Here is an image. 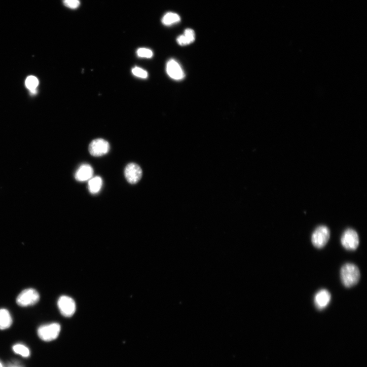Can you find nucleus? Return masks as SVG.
Here are the masks:
<instances>
[{
  "label": "nucleus",
  "mask_w": 367,
  "mask_h": 367,
  "mask_svg": "<svg viewBox=\"0 0 367 367\" xmlns=\"http://www.w3.org/2000/svg\"><path fill=\"white\" fill-rule=\"evenodd\" d=\"M166 72L171 78L176 80H181L185 76V73L181 67L174 59H171L168 61Z\"/></svg>",
  "instance_id": "1a4fd4ad"
},
{
  "label": "nucleus",
  "mask_w": 367,
  "mask_h": 367,
  "mask_svg": "<svg viewBox=\"0 0 367 367\" xmlns=\"http://www.w3.org/2000/svg\"><path fill=\"white\" fill-rule=\"evenodd\" d=\"M340 277L342 283L345 287H353L357 285L360 280V269L354 264H345L341 269Z\"/></svg>",
  "instance_id": "f257e3e1"
},
{
  "label": "nucleus",
  "mask_w": 367,
  "mask_h": 367,
  "mask_svg": "<svg viewBox=\"0 0 367 367\" xmlns=\"http://www.w3.org/2000/svg\"><path fill=\"white\" fill-rule=\"evenodd\" d=\"M13 350L16 354L23 357L28 358L30 355V351L28 347L21 344H15L13 346Z\"/></svg>",
  "instance_id": "2eb2a0df"
},
{
  "label": "nucleus",
  "mask_w": 367,
  "mask_h": 367,
  "mask_svg": "<svg viewBox=\"0 0 367 367\" xmlns=\"http://www.w3.org/2000/svg\"><path fill=\"white\" fill-rule=\"evenodd\" d=\"M12 324V319L9 311L4 309H0V330L8 329Z\"/></svg>",
  "instance_id": "f8f14e48"
},
{
  "label": "nucleus",
  "mask_w": 367,
  "mask_h": 367,
  "mask_svg": "<svg viewBox=\"0 0 367 367\" xmlns=\"http://www.w3.org/2000/svg\"><path fill=\"white\" fill-rule=\"evenodd\" d=\"M102 179L100 177L96 176L90 179L88 182V188L91 194L98 193L102 186Z\"/></svg>",
  "instance_id": "ddd939ff"
},
{
  "label": "nucleus",
  "mask_w": 367,
  "mask_h": 367,
  "mask_svg": "<svg viewBox=\"0 0 367 367\" xmlns=\"http://www.w3.org/2000/svg\"><path fill=\"white\" fill-rule=\"evenodd\" d=\"M40 296L37 290L34 289H25L19 295L17 303L21 307H28L38 302Z\"/></svg>",
  "instance_id": "20e7f679"
},
{
  "label": "nucleus",
  "mask_w": 367,
  "mask_h": 367,
  "mask_svg": "<svg viewBox=\"0 0 367 367\" xmlns=\"http://www.w3.org/2000/svg\"><path fill=\"white\" fill-rule=\"evenodd\" d=\"M0 367H4L1 362H0Z\"/></svg>",
  "instance_id": "4be33fe9"
},
{
  "label": "nucleus",
  "mask_w": 367,
  "mask_h": 367,
  "mask_svg": "<svg viewBox=\"0 0 367 367\" xmlns=\"http://www.w3.org/2000/svg\"><path fill=\"white\" fill-rule=\"evenodd\" d=\"M64 5L71 9H76L80 5V0H63Z\"/></svg>",
  "instance_id": "aec40b11"
},
{
  "label": "nucleus",
  "mask_w": 367,
  "mask_h": 367,
  "mask_svg": "<svg viewBox=\"0 0 367 367\" xmlns=\"http://www.w3.org/2000/svg\"><path fill=\"white\" fill-rule=\"evenodd\" d=\"M61 330L60 326L57 323L43 325L39 328L37 333L44 341H52L57 338Z\"/></svg>",
  "instance_id": "7ed1b4c3"
},
{
  "label": "nucleus",
  "mask_w": 367,
  "mask_h": 367,
  "mask_svg": "<svg viewBox=\"0 0 367 367\" xmlns=\"http://www.w3.org/2000/svg\"><path fill=\"white\" fill-rule=\"evenodd\" d=\"M341 242L346 250L355 251L359 246L360 239L357 232L353 229L349 228L343 234Z\"/></svg>",
  "instance_id": "39448f33"
},
{
  "label": "nucleus",
  "mask_w": 367,
  "mask_h": 367,
  "mask_svg": "<svg viewBox=\"0 0 367 367\" xmlns=\"http://www.w3.org/2000/svg\"><path fill=\"white\" fill-rule=\"evenodd\" d=\"M94 175L93 167L89 164H84L80 166L74 174L75 179L78 182H84L90 180Z\"/></svg>",
  "instance_id": "9b49d317"
},
{
  "label": "nucleus",
  "mask_w": 367,
  "mask_h": 367,
  "mask_svg": "<svg viewBox=\"0 0 367 367\" xmlns=\"http://www.w3.org/2000/svg\"><path fill=\"white\" fill-rule=\"evenodd\" d=\"M184 36L186 38L188 44L194 41L195 39V35L194 31L191 29H187L185 30Z\"/></svg>",
  "instance_id": "6ab92c4d"
},
{
  "label": "nucleus",
  "mask_w": 367,
  "mask_h": 367,
  "mask_svg": "<svg viewBox=\"0 0 367 367\" xmlns=\"http://www.w3.org/2000/svg\"><path fill=\"white\" fill-rule=\"evenodd\" d=\"M58 307L61 314L66 317H72L76 309L74 301L67 296H62L59 298Z\"/></svg>",
  "instance_id": "6e6552de"
},
{
  "label": "nucleus",
  "mask_w": 367,
  "mask_h": 367,
  "mask_svg": "<svg viewBox=\"0 0 367 367\" xmlns=\"http://www.w3.org/2000/svg\"><path fill=\"white\" fill-rule=\"evenodd\" d=\"M125 177L131 184H135L143 177V170L139 165L135 163H130L124 170Z\"/></svg>",
  "instance_id": "0eeeda50"
},
{
  "label": "nucleus",
  "mask_w": 367,
  "mask_h": 367,
  "mask_svg": "<svg viewBox=\"0 0 367 367\" xmlns=\"http://www.w3.org/2000/svg\"><path fill=\"white\" fill-rule=\"evenodd\" d=\"M330 238L329 228L325 225L318 226L312 235V242L316 248L320 249L324 248Z\"/></svg>",
  "instance_id": "f03ea898"
},
{
  "label": "nucleus",
  "mask_w": 367,
  "mask_h": 367,
  "mask_svg": "<svg viewBox=\"0 0 367 367\" xmlns=\"http://www.w3.org/2000/svg\"><path fill=\"white\" fill-rule=\"evenodd\" d=\"M110 148V146L108 142L102 139H98L90 143L88 150L91 156L99 157L107 154Z\"/></svg>",
  "instance_id": "423d86ee"
},
{
  "label": "nucleus",
  "mask_w": 367,
  "mask_h": 367,
  "mask_svg": "<svg viewBox=\"0 0 367 367\" xmlns=\"http://www.w3.org/2000/svg\"><path fill=\"white\" fill-rule=\"evenodd\" d=\"M138 56L143 58H150L153 56L151 50L147 48H140L137 51Z\"/></svg>",
  "instance_id": "a211bd4d"
},
{
  "label": "nucleus",
  "mask_w": 367,
  "mask_h": 367,
  "mask_svg": "<svg viewBox=\"0 0 367 367\" xmlns=\"http://www.w3.org/2000/svg\"><path fill=\"white\" fill-rule=\"evenodd\" d=\"M7 367H23L21 365L18 363H14L9 364Z\"/></svg>",
  "instance_id": "412c9836"
},
{
  "label": "nucleus",
  "mask_w": 367,
  "mask_h": 367,
  "mask_svg": "<svg viewBox=\"0 0 367 367\" xmlns=\"http://www.w3.org/2000/svg\"><path fill=\"white\" fill-rule=\"evenodd\" d=\"M181 20L179 15L175 13L168 12L164 15L162 22L166 26H170L179 23Z\"/></svg>",
  "instance_id": "4468645a"
},
{
  "label": "nucleus",
  "mask_w": 367,
  "mask_h": 367,
  "mask_svg": "<svg viewBox=\"0 0 367 367\" xmlns=\"http://www.w3.org/2000/svg\"><path fill=\"white\" fill-rule=\"evenodd\" d=\"M331 300V294L327 290L323 289L318 292L314 297V303L318 310L325 309Z\"/></svg>",
  "instance_id": "9d476101"
},
{
  "label": "nucleus",
  "mask_w": 367,
  "mask_h": 367,
  "mask_svg": "<svg viewBox=\"0 0 367 367\" xmlns=\"http://www.w3.org/2000/svg\"><path fill=\"white\" fill-rule=\"evenodd\" d=\"M26 86L30 90H35L38 85V80L35 76H28L26 80Z\"/></svg>",
  "instance_id": "dca6fc26"
},
{
  "label": "nucleus",
  "mask_w": 367,
  "mask_h": 367,
  "mask_svg": "<svg viewBox=\"0 0 367 367\" xmlns=\"http://www.w3.org/2000/svg\"><path fill=\"white\" fill-rule=\"evenodd\" d=\"M132 72L133 74L136 76H137V77L143 79L147 78L148 76L147 72L139 67L134 68L132 70Z\"/></svg>",
  "instance_id": "f3484780"
}]
</instances>
